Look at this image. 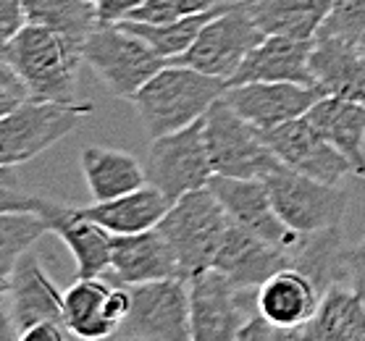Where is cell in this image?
Here are the masks:
<instances>
[{"instance_id":"obj_12","label":"cell","mask_w":365,"mask_h":341,"mask_svg":"<svg viewBox=\"0 0 365 341\" xmlns=\"http://www.w3.org/2000/svg\"><path fill=\"white\" fill-rule=\"evenodd\" d=\"M276 213L297 234H318L339 229L347 210V192L336 184H324L294 174L284 166L266 176Z\"/></svg>"},{"instance_id":"obj_3","label":"cell","mask_w":365,"mask_h":341,"mask_svg":"<svg viewBox=\"0 0 365 341\" xmlns=\"http://www.w3.org/2000/svg\"><path fill=\"white\" fill-rule=\"evenodd\" d=\"M229 226H232L229 213L218 202L213 189L205 187L176 200L158 229L171 241L182 276L190 281L192 276L213 268Z\"/></svg>"},{"instance_id":"obj_29","label":"cell","mask_w":365,"mask_h":341,"mask_svg":"<svg viewBox=\"0 0 365 341\" xmlns=\"http://www.w3.org/2000/svg\"><path fill=\"white\" fill-rule=\"evenodd\" d=\"M234 3H218L210 11H202V14H192V16H182L176 21H168V24H145V21H118V24L129 29L132 34L142 37L148 42L153 51L163 56L166 61L179 58L182 53H187L192 48V42L197 40L202 26L207 21H213L216 16H221L224 11L232 9Z\"/></svg>"},{"instance_id":"obj_39","label":"cell","mask_w":365,"mask_h":341,"mask_svg":"<svg viewBox=\"0 0 365 341\" xmlns=\"http://www.w3.org/2000/svg\"><path fill=\"white\" fill-rule=\"evenodd\" d=\"M349 289L355 291L360 302L365 305V260L357 258L355 255V263H352V276H349Z\"/></svg>"},{"instance_id":"obj_40","label":"cell","mask_w":365,"mask_h":341,"mask_svg":"<svg viewBox=\"0 0 365 341\" xmlns=\"http://www.w3.org/2000/svg\"><path fill=\"white\" fill-rule=\"evenodd\" d=\"M0 341H16V328L9 320H3V339Z\"/></svg>"},{"instance_id":"obj_4","label":"cell","mask_w":365,"mask_h":341,"mask_svg":"<svg viewBox=\"0 0 365 341\" xmlns=\"http://www.w3.org/2000/svg\"><path fill=\"white\" fill-rule=\"evenodd\" d=\"M0 208L40 216L50 226V234H56L68 247V252L74 255L76 278L106 276L110 266L113 234L90 218H84L79 208L48 200L40 194H21L11 187H3V192H0Z\"/></svg>"},{"instance_id":"obj_1","label":"cell","mask_w":365,"mask_h":341,"mask_svg":"<svg viewBox=\"0 0 365 341\" xmlns=\"http://www.w3.org/2000/svg\"><path fill=\"white\" fill-rule=\"evenodd\" d=\"M226 90V79L168 63L134 95L132 103L148 137L158 140L200 121L213 103L224 98Z\"/></svg>"},{"instance_id":"obj_10","label":"cell","mask_w":365,"mask_h":341,"mask_svg":"<svg viewBox=\"0 0 365 341\" xmlns=\"http://www.w3.org/2000/svg\"><path fill=\"white\" fill-rule=\"evenodd\" d=\"M266 37L268 34L250 19L245 0H234L232 9L202 26V32L192 42L190 51L182 53L179 58H171L168 63L197 68L202 74L229 82L237 74V68L245 63V58Z\"/></svg>"},{"instance_id":"obj_43","label":"cell","mask_w":365,"mask_h":341,"mask_svg":"<svg viewBox=\"0 0 365 341\" xmlns=\"http://www.w3.org/2000/svg\"><path fill=\"white\" fill-rule=\"evenodd\" d=\"M113 341H132V339H113Z\"/></svg>"},{"instance_id":"obj_21","label":"cell","mask_w":365,"mask_h":341,"mask_svg":"<svg viewBox=\"0 0 365 341\" xmlns=\"http://www.w3.org/2000/svg\"><path fill=\"white\" fill-rule=\"evenodd\" d=\"M313 82L324 95L365 105V53L334 37H316L310 56Z\"/></svg>"},{"instance_id":"obj_27","label":"cell","mask_w":365,"mask_h":341,"mask_svg":"<svg viewBox=\"0 0 365 341\" xmlns=\"http://www.w3.org/2000/svg\"><path fill=\"white\" fill-rule=\"evenodd\" d=\"M245 9L266 34L316 40L331 11V0H245Z\"/></svg>"},{"instance_id":"obj_2","label":"cell","mask_w":365,"mask_h":341,"mask_svg":"<svg viewBox=\"0 0 365 341\" xmlns=\"http://www.w3.org/2000/svg\"><path fill=\"white\" fill-rule=\"evenodd\" d=\"M3 61L16 68L26 82L32 100L79 105L76 98V61L48 26L24 24L11 40L3 42Z\"/></svg>"},{"instance_id":"obj_34","label":"cell","mask_w":365,"mask_h":341,"mask_svg":"<svg viewBox=\"0 0 365 341\" xmlns=\"http://www.w3.org/2000/svg\"><path fill=\"white\" fill-rule=\"evenodd\" d=\"M16 341H87L82 336H76L66 323L58 320H40L16 331Z\"/></svg>"},{"instance_id":"obj_17","label":"cell","mask_w":365,"mask_h":341,"mask_svg":"<svg viewBox=\"0 0 365 341\" xmlns=\"http://www.w3.org/2000/svg\"><path fill=\"white\" fill-rule=\"evenodd\" d=\"M163 278H184V276L171 241L163 236L158 226L140 234L113 236L106 281L116 286H137Z\"/></svg>"},{"instance_id":"obj_8","label":"cell","mask_w":365,"mask_h":341,"mask_svg":"<svg viewBox=\"0 0 365 341\" xmlns=\"http://www.w3.org/2000/svg\"><path fill=\"white\" fill-rule=\"evenodd\" d=\"M187 283L195 341H237L257 315V289H242L216 268L192 276Z\"/></svg>"},{"instance_id":"obj_16","label":"cell","mask_w":365,"mask_h":341,"mask_svg":"<svg viewBox=\"0 0 365 341\" xmlns=\"http://www.w3.org/2000/svg\"><path fill=\"white\" fill-rule=\"evenodd\" d=\"M324 98L316 84H294V82H250L229 87L224 100L240 113L245 121L268 132L276 126L307 116Z\"/></svg>"},{"instance_id":"obj_9","label":"cell","mask_w":365,"mask_h":341,"mask_svg":"<svg viewBox=\"0 0 365 341\" xmlns=\"http://www.w3.org/2000/svg\"><path fill=\"white\" fill-rule=\"evenodd\" d=\"M129 289H132V310L118 328L116 339L195 341L187 278H163V281L137 283Z\"/></svg>"},{"instance_id":"obj_6","label":"cell","mask_w":365,"mask_h":341,"mask_svg":"<svg viewBox=\"0 0 365 341\" xmlns=\"http://www.w3.org/2000/svg\"><path fill=\"white\" fill-rule=\"evenodd\" d=\"M82 61L116 98L134 100V95L168 66L163 56L121 24H100L84 42Z\"/></svg>"},{"instance_id":"obj_19","label":"cell","mask_w":365,"mask_h":341,"mask_svg":"<svg viewBox=\"0 0 365 341\" xmlns=\"http://www.w3.org/2000/svg\"><path fill=\"white\" fill-rule=\"evenodd\" d=\"M292 266V255L268 239L242 229L232 221L213 268L229 276L242 289H257L276 271Z\"/></svg>"},{"instance_id":"obj_22","label":"cell","mask_w":365,"mask_h":341,"mask_svg":"<svg viewBox=\"0 0 365 341\" xmlns=\"http://www.w3.org/2000/svg\"><path fill=\"white\" fill-rule=\"evenodd\" d=\"M171 205L174 202L168 200L158 187L145 184V187L129 192L124 197L92 202V205L79 210H82L84 218H90L103 229H108L113 236H124V234H140L148 231V229H155L166 218Z\"/></svg>"},{"instance_id":"obj_33","label":"cell","mask_w":365,"mask_h":341,"mask_svg":"<svg viewBox=\"0 0 365 341\" xmlns=\"http://www.w3.org/2000/svg\"><path fill=\"white\" fill-rule=\"evenodd\" d=\"M32 100V92L9 61L0 63V116H9L19 105Z\"/></svg>"},{"instance_id":"obj_15","label":"cell","mask_w":365,"mask_h":341,"mask_svg":"<svg viewBox=\"0 0 365 341\" xmlns=\"http://www.w3.org/2000/svg\"><path fill=\"white\" fill-rule=\"evenodd\" d=\"M3 320H9L16 331L40 320H63V291L42 268L34 252L19 258L3 278Z\"/></svg>"},{"instance_id":"obj_20","label":"cell","mask_w":365,"mask_h":341,"mask_svg":"<svg viewBox=\"0 0 365 341\" xmlns=\"http://www.w3.org/2000/svg\"><path fill=\"white\" fill-rule=\"evenodd\" d=\"M310 56H313V40L268 34L237 68V74L229 79V87L250 82L316 84L310 71Z\"/></svg>"},{"instance_id":"obj_31","label":"cell","mask_w":365,"mask_h":341,"mask_svg":"<svg viewBox=\"0 0 365 341\" xmlns=\"http://www.w3.org/2000/svg\"><path fill=\"white\" fill-rule=\"evenodd\" d=\"M316 37H334L365 48V0H331V11Z\"/></svg>"},{"instance_id":"obj_26","label":"cell","mask_w":365,"mask_h":341,"mask_svg":"<svg viewBox=\"0 0 365 341\" xmlns=\"http://www.w3.org/2000/svg\"><path fill=\"white\" fill-rule=\"evenodd\" d=\"M110 289L113 283L95 276V278H76L63 291V320L76 336L87 341L116 339L118 325L106 313Z\"/></svg>"},{"instance_id":"obj_44","label":"cell","mask_w":365,"mask_h":341,"mask_svg":"<svg viewBox=\"0 0 365 341\" xmlns=\"http://www.w3.org/2000/svg\"><path fill=\"white\" fill-rule=\"evenodd\" d=\"M363 53H365V48H363Z\"/></svg>"},{"instance_id":"obj_38","label":"cell","mask_w":365,"mask_h":341,"mask_svg":"<svg viewBox=\"0 0 365 341\" xmlns=\"http://www.w3.org/2000/svg\"><path fill=\"white\" fill-rule=\"evenodd\" d=\"M271 341H313L310 323L297 325V328H274V336H271Z\"/></svg>"},{"instance_id":"obj_18","label":"cell","mask_w":365,"mask_h":341,"mask_svg":"<svg viewBox=\"0 0 365 341\" xmlns=\"http://www.w3.org/2000/svg\"><path fill=\"white\" fill-rule=\"evenodd\" d=\"M326 291L305 271L287 266L257 286V315L274 328H297L316 318Z\"/></svg>"},{"instance_id":"obj_11","label":"cell","mask_w":365,"mask_h":341,"mask_svg":"<svg viewBox=\"0 0 365 341\" xmlns=\"http://www.w3.org/2000/svg\"><path fill=\"white\" fill-rule=\"evenodd\" d=\"M145 171L148 184L158 187L171 202L182 200L190 192L205 189L216 171L207 155L202 118L179 132L153 140Z\"/></svg>"},{"instance_id":"obj_42","label":"cell","mask_w":365,"mask_h":341,"mask_svg":"<svg viewBox=\"0 0 365 341\" xmlns=\"http://www.w3.org/2000/svg\"><path fill=\"white\" fill-rule=\"evenodd\" d=\"M363 160H365V142H363Z\"/></svg>"},{"instance_id":"obj_30","label":"cell","mask_w":365,"mask_h":341,"mask_svg":"<svg viewBox=\"0 0 365 341\" xmlns=\"http://www.w3.org/2000/svg\"><path fill=\"white\" fill-rule=\"evenodd\" d=\"M45 234H50V226L34 213H19V210H3L0 216V271L3 278L14 271L21 255L34 247Z\"/></svg>"},{"instance_id":"obj_32","label":"cell","mask_w":365,"mask_h":341,"mask_svg":"<svg viewBox=\"0 0 365 341\" xmlns=\"http://www.w3.org/2000/svg\"><path fill=\"white\" fill-rule=\"evenodd\" d=\"M224 0H145L140 9L132 11L124 21H145V24H168L182 16L202 14Z\"/></svg>"},{"instance_id":"obj_28","label":"cell","mask_w":365,"mask_h":341,"mask_svg":"<svg viewBox=\"0 0 365 341\" xmlns=\"http://www.w3.org/2000/svg\"><path fill=\"white\" fill-rule=\"evenodd\" d=\"M313 341H365V305L349 286H331L310 320Z\"/></svg>"},{"instance_id":"obj_7","label":"cell","mask_w":365,"mask_h":341,"mask_svg":"<svg viewBox=\"0 0 365 341\" xmlns=\"http://www.w3.org/2000/svg\"><path fill=\"white\" fill-rule=\"evenodd\" d=\"M87 113H92L90 103L66 105L29 100L19 105L14 113L0 118V166L14 168L37 158L74 132Z\"/></svg>"},{"instance_id":"obj_25","label":"cell","mask_w":365,"mask_h":341,"mask_svg":"<svg viewBox=\"0 0 365 341\" xmlns=\"http://www.w3.org/2000/svg\"><path fill=\"white\" fill-rule=\"evenodd\" d=\"M26 24L48 26L63 48L82 61L84 42L100 26V14L92 0H26Z\"/></svg>"},{"instance_id":"obj_41","label":"cell","mask_w":365,"mask_h":341,"mask_svg":"<svg viewBox=\"0 0 365 341\" xmlns=\"http://www.w3.org/2000/svg\"><path fill=\"white\" fill-rule=\"evenodd\" d=\"M355 255H357V258H363V260H365V239L360 241V244H355Z\"/></svg>"},{"instance_id":"obj_14","label":"cell","mask_w":365,"mask_h":341,"mask_svg":"<svg viewBox=\"0 0 365 341\" xmlns=\"http://www.w3.org/2000/svg\"><path fill=\"white\" fill-rule=\"evenodd\" d=\"M218 202L224 205L234 224L247 229L268 239L271 244L282 247L292 255L302 234L292 231L284 224L282 216L276 213L274 200H271V189H268L266 179H232V176H213L207 184Z\"/></svg>"},{"instance_id":"obj_36","label":"cell","mask_w":365,"mask_h":341,"mask_svg":"<svg viewBox=\"0 0 365 341\" xmlns=\"http://www.w3.org/2000/svg\"><path fill=\"white\" fill-rule=\"evenodd\" d=\"M92 3L98 6L100 24H118L129 19V14L140 9L145 0H92Z\"/></svg>"},{"instance_id":"obj_35","label":"cell","mask_w":365,"mask_h":341,"mask_svg":"<svg viewBox=\"0 0 365 341\" xmlns=\"http://www.w3.org/2000/svg\"><path fill=\"white\" fill-rule=\"evenodd\" d=\"M26 24V0H0V34L3 42Z\"/></svg>"},{"instance_id":"obj_37","label":"cell","mask_w":365,"mask_h":341,"mask_svg":"<svg viewBox=\"0 0 365 341\" xmlns=\"http://www.w3.org/2000/svg\"><path fill=\"white\" fill-rule=\"evenodd\" d=\"M271 336H274V325L266 323L260 315H255L245 328H242L237 341H271Z\"/></svg>"},{"instance_id":"obj_5","label":"cell","mask_w":365,"mask_h":341,"mask_svg":"<svg viewBox=\"0 0 365 341\" xmlns=\"http://www.w3.org/2000/svg\"><path fill=\"white\" fill-rule=\"evenodd\" d=\"M202 132L216 176L266 179L284 168L263 140V132L245 121L224 98L202 116Z\"/></svg>"},{"instance_id":"obj_13","label":"cell","mask_w":365,"mask_h":341,"mask_svg":"<svg viewBox=\"0 0 365 341\" xmlns=\"http://www.w3.org/2000/svg\"><path fill=\"white\" fill-rule=\"evenodd\" d=\"M263 140L284 166L294 174L307 176V179L339 187L347 176L357 174L352 160L341 155L331 142H326L305 116L287 121L276 129H268L263 132Z\"/></svg>"},{"instance_id":"obj_24","label":"cell","mask_w":365,"mask_h":341,"mask_svg":"<svg viewBox=\"0 0 365 341\" xmlns=\"http://www.w3.org/2000/svg\"><path fill=\"white\" fill-rule=\"evenodd\" d=\"M307 121L316 126L326 142L347 155L355 166L357 176L365 179V160H363V142H365V105L363 103L341 100L324 95L321 100L307 110Z\"/></svg>"},{"instance_id":"obj_23","label":"cell","mask_w":365,"mask_h":341,"mask_svg":"<svg viewBox=\"0 0 365 341\" xmlns=\"http://www.w3.org/2000/svg\"><path fill=\"white\" fill-rule=\"evenodd\" d=\"M79 163H82V174L95 202L116 200L148 184V171L126 150L92 145L82 150Z\"/></svg>"}]
</instances>
